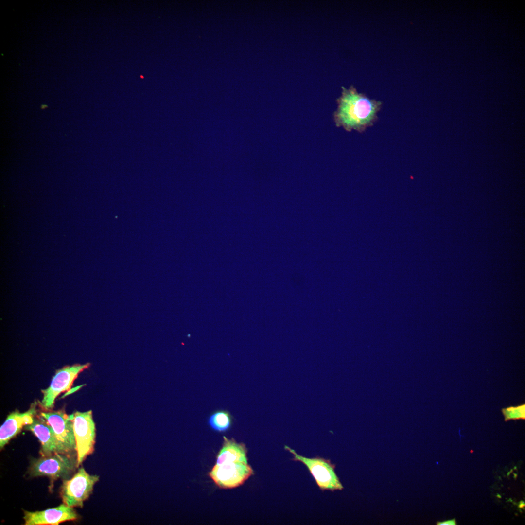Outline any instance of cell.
Listing matches in <instances>:
<instances>
[{
    "mask_svg": "<svg viewBox=\"0 0 525 525\" xmlns=\"http://www.w3.org/2000/svg\"><path fill=\"white\" fill-rule=\"evenodd\" d=\"M505 421L525 419V404L510 406L501 409Z\"/></svg>",
    "mask_w": 525,
    "mask_h": 525,
    "instance_id": "cell-14",
    "label": "cell"
},
{
    "mask_svg": "<svg viewBox=\"0 0 525 525\" xmlns=\"http://www.w3.org/2000/svg\"><path fill=\"white\" fill-rule=\"evenodd\" d=\"M73 430L77 453V467L88 455L94 450L96 438L95 424L93 419L92 411L89 410L74 414Z\"/></svg>",
    "mask_w": 525,
    "mask_h": 525,
    "instance_id": "cell-5",
    "label": "cell"
},
{
    "mask_svg": "<svg viewBox=\"0 0 525 525\" xmlns=\"http://www.w3.org/2000/svg\"><path fill=\"white\" fill-rule=\"evenodd\" d=\"M41 416L52 427L65 454L76 451L73 430L74 414L67 415L62 410L41 412Z\"/></svg>",
    "mask_w": 525,
    "mask_h": 525,
    "instance_id": "cell-8",
    "label": "cell"
},
{
    "mask_svg": "<svg viewBox=\"0 0 525 525\" xmlns=\"http://www.w3.org/2000/svg\"><path fill=\"white\" fill-rule=\"evenodd\" d=\"M77 467V459L70 455L56 453L33 460L30 467L33 477L47 476L52 480L67 479Z\"/></svg>",
    "mask_w": 525,
    "mask_h": 525,
    "instance_id": "cell-3",
    "label": "cell"
},
{
    "mask_svg": "<svg viewBox=\"0 0 525 525\" xmlns=\"http://www.w3.org/2000/svg\"><path fill=\"white\" fill-rule=\"evenodd\" d=\"M90 365L88 363L83 365L75 364L57 370L50 386L41 390L43 395L40 404L42 408L46 410L52 408L57 397L61 393L70 390L78 375Z\"/></svg>",
    "mask_w": 525,
    "mask_h": 525,
    "instance_id": "cell-6",
    "label": "cell"
},
{
    "mask_svg": "<svg viewBox=\"0 0 525 525\" xmlns=\"http://www.w3.org/2000/svg\"><path fill=\"white\" fill-rule=\"evenodd\" d=\"M284 448L293 455V460L300 461L307 467L321 490L333 491L343 489V487L335 472V466L329 460L320 457L306 458L298 454L287 446H285Z\"/></svg>",
    "mask_w": 525,
    "mask_h": 525,
    "instance_id": "cell-4",
    "label": "cell"
},
{
    "mask_svg": "<svg viewBox=\"0 0 525 525\" xmlns=\"http://www.w3.org/2000/svg\"><path fill=\"white\" fill-rule=\"evenodd\" d=\"M25 429L31 431L38 438L41 445V456L56 453L65 454L53 429L41 416L34 418L33 423L25 426Z\"/></svg>",
    "mask_w": 525,
    "mask_h": 525,
    "instance_id": "cell-10",
    "label": "cell"
},
{
    "mask_svg": "<svg viewBox=\"0 0 525 525\" xmlns=\"http://www.w3.org/2000/svg\"><path fill=\"white\" fill-rule=\"evenodd\" d=\"M253 474L248 464L242 462H230L215 464L209 475L215 484L223 489L234 488L243 484Z\"/></svg>",
    "mask_w": 525,
    "mask_h": 525,
    "instance_id": "cell-7",
    "label": "cell"
},
{
    "mask_svg": "<svg viewBox=\"0 0 525 525\" xmlns=\"http://www.w3.org/2000/svg\"><path fill=\"white\" fill-rule=\"evenodd\" d=\"M336 101L337 108L333 115L336 126L359 133L373 126L382 105L381 101L359 93L353 86L348 88L342 87L341 95Z\"/></svg>",
    "mask_w": 525,
    "mask_h": 525,
    "instance_id": "cell-1",
    "label": "cell"
},
{
    "mask_svg": "<svg viewBox=\"0 0 525 525\" xmlns=\"http://www.w3.org/2000/svg\"><path fill=\"white\" fill-rule=\"evenodd\" d=\"M232 422V417L230 413L224 410H217L209 417L208 423L210 428L215 431L223 432L228 430Z\"/></svg>",
    "mask_w": 525,
    "mask_h": 525,
    "instance_id": "cell-13",
    "label": "cell"
},
{
    "mask_svg": "<svg viewBox=\"0 0 525 525\" xmlns=\"http://www.w3.org/2000/svg\"><path fill=\"white\" fill-rule=\"evenodd\" d=\"M35 404L23 413L16 411L10 413L0 428V448L2 449L24 426L33 423L36 414Z\"/></svg>",
    "mask_w": 525,
    "mask_h": 525,
    "instance_id": "cell-11",
    "label": "cell"
},
{
    "mask_svg": "<svg viewBox=\"0 0 525 525\" xmlns=\"http://www.w3.org/2000/svg\"><path fill=\"white\" fill-rule=\"evenodd\" d=\"M437 524L438 525H455L456 523L455 519H451L444 522H438Z\"/></svg>",
    "mask_w": 525,
    "mask_h": 525,
    "instance_id": "cell-15",
    "label": "cell"
},
{
    "mask_svg": "<svg viewBox=\"0 0 525 525\" xmlns=\"http://www.w3.org/2000/svg\"><path fill=\"white\" fill-rule=\"evenodd\" d=\"M78 514L72 507L64 503L56 507L41 511H24L25 525H57L60 523L77 519Z\"/></svg>",
    "mask_w": 525,
    "mask_h": 525,
    "instance_id": "cell-9",
    "label": "cell"
},
{
    "mask_svg": "<svg viewBox=\"0 0 525 525\" xmlns=\"http://www.w3.org/2000/svg\"><path fill=\"white\" fill-rule=\"evenodd\" d=\"M99 478L98 475L88 474L84 468H79L72 478L63 482L60 494L63 503L72 508H82Z\"/></svg>",
    "mask_w": 525,
    "mask_h": 525,
    "instance_id": "cell-2",
    "label": "cell"
},
{
    "mask_svg": "<svg viewBox=\"0 0 525 525\" xmlns=\"http://www.w3.org/2000/svg\"><path fill=\"white\" fill-rule=\"evenodd\" d=\"M242 462L248 463L247 449L243 443H238L234 438L223 436V443L216 458V465L226 462Z\"/></svg>",
    "mask_w": 525,
    "mask_h": 525,
    "instance_id": "cell-12",
    "label": "cell"
}]
</instances>
